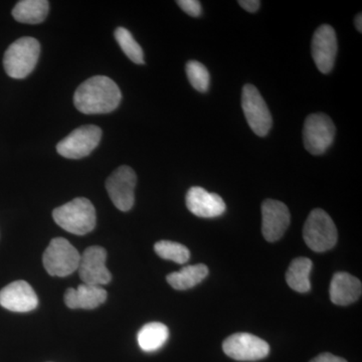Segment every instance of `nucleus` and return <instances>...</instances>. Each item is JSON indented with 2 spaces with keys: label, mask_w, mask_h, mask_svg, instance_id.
Wrapping results in <instances>:
<instances>
[{
  "label": "nucleus",
  "mask_w": 362,
  "mask_h": 362,
  "mask_svg": "<svg viewBox=\"0 0 362 362\" xmlns=\"http://www.w3.org/2000/svg\"><path fill=\"white\" fill-rule=\"evenodd\" d=\"M361 281L345 272L334 274L330 284V299L332 303L347 306L354 303L361 296Z\"/></svg>",
  "instance_id": "dca6fc26"
},
{
  "label": "nucleus",
  "mask_w": 362,
  "mask_h": 362,
  "mask_svg": "<svg viewBox=\"0 0 362 362\" xmlns=\"http://www.w3.org/2000/svg\"><path fill=\"white\" fill-rule=\"evenodd\" d=\"M40 54L39 40L23 37L9 45L4 57L7 75L13 78H25L37 66Z\"/></svg>",
  "instance_id": "7ed1b4c3"
},
{
  "label": "nucleus",
  "mask_w": 362,
  "mask_h": 362,
  "mask_svg": "<svg viewBox=\"0 0 362 362\" xmlns=\"http://www.w3.org/2000/svg\"><path fill=\"white\" fill-rule=\"evenodd\" d=\"M312 261L310 259L297 258L293 259L286 273V282L292 290L298 293L310 291V273Z\"/></svg>",
  "instance_id": "aec40b11"
},
{
  "label": "nucleus",
  "mask_w": 362,
  "mask_h": 362,
  "mask_svg": "<svg viewBox=\"0 0 362 362\" xmlns=\"http://www.w3.org/2000/svg\"><path fill=\"white\" fill-rule=\"evenodd\" d=\"M185 202L188 211L199 218H216L223 214L226 209L225 202L220 195L211 194L199 187L189 188Z\"/></svg>",
  "instance_id": "2eb2a0df"
},
{
  "label": "nucleus",
  "mask_w": 362,
  "mask_h": 362,
  "mask_svg": "<svg viewBox=\"0 0 362 362\" xmlns=\"http://www.w3.org/2000/svg\"><path fill=\"white\" fill-rule=\"evenodd\" d=\"M37 304V294L25 281H16L0 291V305L7 310L25 313L35 310Z\"/></svg>",
  "instance_id": "4468645a"
},
{
  "label": "nucleus",
  "mask_w": 362,
  "mask_h": 362,
  "mask_svg": "<svg viewBox=\"0 0 362 362\" xmlns=\"http://www.w3.org/2000/svg\"><path fill=\"white\" fill-rule=\"evenodd\" d=\"M137 176L129 166L116 169L106 181V189L114 206L121 211H128L134 206Z\"/></svg>",
  "instance_id": "1a4fd4ad"
},
{
  "label": "nucleus",
  "mask_w": 362,
  "mask_h": 362,
  "mask_svg": "<svg viewBox=\"0 0 362 362\" xmlns=\"http://www.w3.org/2000/svg\"><path fill=\"white\" fill-rule=\"evenodd\" d=\"M81 255L69 240L56 238L49 243L42 256L45 270L52 277H66L78 271Z\"/></svg>",
  "instance_id": "39448f33"
},
{
  "label": "nucleus",
  "mask_w": 362,
  "mask_h": 362,
  "mask_svg": "<svg viewBox=\"0 0 362 362\" xmlns=\"http://www.w3.org/2000/svg\"><path fill=\"white\" fill-rule=\"evenodd\" d=\"M154 251L160 258L175 262L176 264L187 263L190 252L187 247L171 240H160L154 245Z\"/></svg>",
  "instance_id": "5701e85b"
},
{
  "label": "nucleus",
  "mask_w": 362,
  "mask_h": 362,
  "mask_svg": "<svg viewBox=\"0 0 362 362\" xmlns=\"http://www.w3.org/2000/svg\"><path fill=\"white\" fill-rule=\"evenodd\" d=\"M291 214L287 206L275 199H266L262 204V233L268 242H277L289 228Z\"/></svg>",
  "instance_id": "f8f14e48"
},
{
  "label": "nucleus",
  "mask_w": 362,
  "mask_h": 362,
  "mask_svg": "<svg viewBox=\"0 0 362 362\" xmlns=\"http://www.w3.org/2000/svg\"><path fill=\"white\" fill-rule=\"evenodd\" d=\"M242 107L247 123L255 134L264 137L272 127V116L265 100L252 85L243 88Z\"/></svg>",
  "instance_id": "6e6552de"
},
{
  "label": "nucleus",
  "mask_w": 362,
  "mask_h": 362,
  "mask_svg": "<svg viewBox=\"0 0 362 362\" xmlns=\"http://www.w3.org/2000/svg\"><path fill=\"white\" fill-rule=\"evenodd\" d=\"M107 291L100 286L83 284L78 285L77 289L70 288L65 294V303L71 309L97 308L107 299Z\"/></svg>",
  "instance_id": "f3484780"
},
{
  "label": "nucleus",
  "mask_w": 362,
  "mask_h": 362,
  "mask_svg": "<svg viewBox=\"0 0 362 362\" xmlns=\"http://www.w3.org/2000/svg\"><path fill=\"white\" fill-rule=\"evenodd\" d=\"M101 137L102 130L98 126H81L58 143L57 151L65 158H84L97 148Z\"/></svg>",
  "instance_id": "423d86ee"
},
{
  "label": "nucleus",
  "mask_w": 362,
  "mask_h": 362,
  "mask_svg": "<svg viewBox=\"0 0 362 362\" xmlns=\"http://www.w3.org/2000/svg\"><path fill=\"white\" fill-rule=\"evenodd\" d=\"M52 218L57 225L77 235L92 232L97 223L96 209L85 197H77L64 206L57 207L52 211Z\"/></svg>",
  "instance_id": "f03ea898"
},
{
  "label": "nucleus",
  "mask_w": 362,
  "mask_h": 362,
  "mask_svg": "<svg viewBox=\"0 0 362 362\" xmlns=\"http://www.w3.org/2000/svg\"><path fill=\"white\" fill-rule=\"evenodd\" d=\"M168 326L160 322H151L143 326L138 332V344L145 352H153L160 349L168 341Z\"/></svg>",
  "instance_id": "412c9836"
},
{
  "label": "nucleus",
  "mask_w": 362,
  "mask_h": 362,
  "mask_svg": "<svg viewBox=\"0 0 362 362\" xmlns=\"http://www.w3.org/2000/svg\"><path fill=\"white\" fill-rule=\"evenodd\" d=\"M107 252L104 247H88L81 255L78 272L84 284L102 286L109 284L112 280L110 272L106 267Z\"/></svg>",
  "instance_id": "9b49d317"
},
{
  "label": "nucleus",
  "mask_w": 362,
  "mask_h": 362,
  "mask_svg": "<svg viewBox=\"0 0 362 362\" xmlns=\"http://www.w3.org/2000/svg\"><path fill=\"white\" fill-rule=\"evenodd\" d=\"M209 275V268L204 264L187 266L178 272L169 274L166 280L168 284L175 290L192 289L199 285Z\"/></svg>",
  "instance_id": "6ab92c4d"
},
{
  "label": "nucleus",
  "mask_w": 362,
  "mask_h": 362,
  "mask_svg": "<svg viewBox=\"0 0 362 362\" xmlns=\"http://www.w3.org/2000/svg\"><path fill=\"white\" fill-rule=\"evenodd\" d=\"M115 40L120 45L124 54L137 65H143L144 62V54L140 45L133 37L132 33L125 28H118L115 30Z\"/></svg>",
  "instance_id": "4be33fe9"
},
{
  "label": "nucleus",
  "mask_w": 362,
  "mask_h": 362,
  "mask_svg": "<svg viewBox=\"0 0 362 362\" xmlns=\"http://www.w3.org/2000/svg\"><path fill=\"white\" fill-rule=\"evenodd\" d=\"M49 11L47 0H21L14 6L13 16L18 23L37 25L45 20Z\"/></svg>",
  "instance_id": "a211bd4d"
},
{
  "label": "nucleus",
  "mask_w": 362,
  "mask_h": 362,
  "mask_svg": "<svg viewBox=\"0 0 362 362\" xmlns=\"http://www.w3.org/2000/svg\"><path fill=\"white\" fill-rule=\"evenodd\" d=\"M122 94L118 85L106 76H94L78 86L74 95V104L87 115L107 114L118 108Z\"/></svg>",
  "instance_id": "f257e3e1"
},
{
  "label": "nucleus",
  "mask_w": 362,
  "mask_h": 362,
  "mask_svg": "<svg viewBox=\"0 0 362 362\" xmlns=\"http://www.w3.org/2000/svg\"><path fill=\"white\" fill-rule=\"evenodd\" d=\"M187 75L188 81L195 90L206 93L211 84V76L206 66L197 61H189L187 64Z\"/></svg>",
  "instance_id": "b1692460"
},
{
  "label": "nucleus",
  "mask_w": 362,
  "mask_h": 362,
  "mask_svg": "<svg viewBox=\"0 0 362 362\" xmlns=\"http://www.w3.org/2000/svg\"><path fill=\"white\" fill-rule=\"evenodd\" d=\"M310 362H347L344 358H341V357H338L333 356V354H328V352H325V354H321L320 356H316L315 358L312 359Z\"/></svg>",
  "instance_id": "bb28decb"
},
{
  "label": "nucleus",
  "mask_w": 362,
  "mask_h": 362,
  "mask_svg": "<svg viewBox=\"0 0 362 362\" xmlns=\"http://www.w3.org/2000/svg\"><path fill=\"white\" fill-rule=\"evenodd\" d=\"M239 4L245 11H249V13H256L261 6V1L259 0H240Z\"/></svg>",
  "instance_id": "a878e982"
},
{
  "label": "nucleus",
  "mask_w": 362,
  "mask_h": 362,
  "mask_svg": "<svg viewBox=\"0 0 362 362\" xmlns=\"http://www.w3.org/2000/svg\"><path fill=\"white\" fill-rule=\"evenodd\" d=\"M176 4L185 13L194 16V18H197L202 13L201 2L197 1V0H178Z\"/></svg>",
  "instance_id": "393cba45"
},
{
  "label": "nucleus",
  "mask_w": 362,
  "mask_h": 362,
  "mask_svg": "<svg viewBox=\"0 0 362 362\" xmlns=\"http://www.w3.org/2000/svg\"><path fill=\"white\" fill-rule=\"evenodd\" d=\"M223 349L226 356L238 361H257L270 354L268 343L250 333L230 335L223 341Z\"/></svg>",
  "instance_id": "9d476101"
},
{
  "label": "nucleus",
  "mask_w": 362,
  "mask_h": 362,
  "mask_svg": "<svg viewBox=\"0 0 362 362\" xmlns=\"http://www.w3.org/2000/svg\"><path fill=\"white\" fill-rule=\"evenodd\" d=\"M303 238L312 251H329L337 243V230L334 221L323 209H313L305 221Z\"/></svg>",
  "instance_id": "20e7f679"
},
{
  "label": "nucleus",
  "mask_w": 362,
  "mask_h": 362,
  "mask_svg": "<svg viewBox=\"0 0 362 362\" xmlns=\"http://www.w3.org/2000/svg\"><path fill=\"white\" fill-rule=\"evenodd\" d=\"M337 54V39L334 28L328 25L317 28L312 39V57L317 69L322 74L332 71Z\"/></svg>",
  "instance_id": "ddd939ff"
},
{
  "label": "nucleus",
  "mask_w": 362,
  "mask_h": 362,
  "mask_svg": "<svg viewBox=\"0 0 362 362\" xmlns=\"http://www.w3.org/2000/svg\"><path fill=\"white\" fill-rule=\"evenodd\" d=\"M356 30H358L359 33H362V14H357L356 18Z\"/></svg>",
  "instance_id": "cd10ccee"
},
{
  "label": "nucleus",
  "mask_w": 362,
  "mask_h": 362,
  "mask_svg": "<svg viewBox=\"0 0 362 362\" xmlns=\"http://www.w3.org/2000/svg\"><path fill=\"white\" fill-rule=\"evenodd\" d=\"M334 124L325 114H312L307 117L303 127L304 146L309 153L321 156L334 141Z\"/></svg>",
  "instance_id": "0eeeda50"
}]
</instances>
